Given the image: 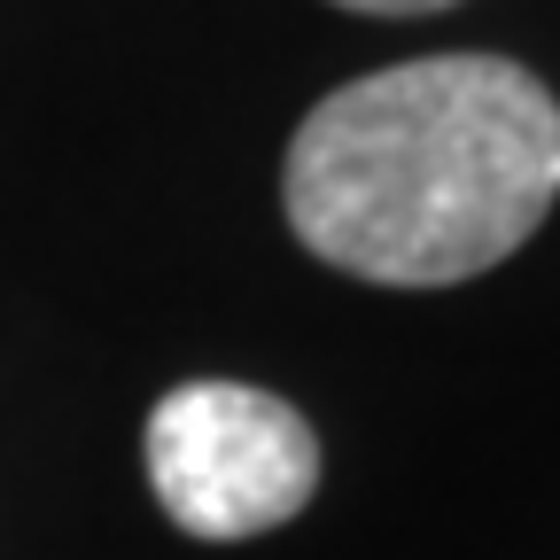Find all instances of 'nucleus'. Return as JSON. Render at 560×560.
I'll return each mask as SVG.
<instances>
[{
  "label": "nucleus",
  "mask_w": 560,
  "mask_h": 560,
  "mask_svg": "<svg viewBox=\"0 0 560 560\" xmlns=\"http://www.w3.org/2000/svg\"><path fill=\"white\" fill-rule=\"evenodd\" d=\"M149 482L156 506L202 537L242 545L296 522L319 490L312 420L257 382H179L149 412Z\"/></svg>",
  "instance_id": "f03ea898"
},
{
  "label": "nucleus",
  "mask_w": 560,
  "mask_h": 560,
  "mask_svg": "<svg viewBox=\"0 0 560 560\" xmlns=\"http://www.w3.org/2000/svg\"><path fill=\"white\" fill-rule=\"evenodd\" d=\"M296 242L374 289L506 265L560 202V102L514 55H420L335 86L280 164Z\"/></svg>",
  "instance_id": "f257e3e1"
},
{
  "label": "nucleus",
  "mask_w": 560,
  "mask_h": 560,
  "mask_svg": "<svg viewBox=\"0 0 560 560\" xmlns=\"http://www.w3.org/2000/svg\"><path fill=\"white\" fill-rule=\"evenodd\" d=\"M335 9H359V16H436L452 0H335Z\"/></svg>",
  "instance_id": "7ed1b4c3"
}]
</instances>
